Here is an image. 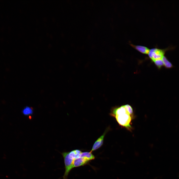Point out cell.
<instances>
[{
  "label": "cell",
  "mask_w": 179,
  "mask_h": 179,
  "mask_svg": "<svg viewBox=\"0 0 179 179\" xmlns=\"http://www.w3.org/2000/svg\"><path fill=\"white\" fill-rule=\"evenodd\" d=\"M22 113L25 115L30 116L33 114V110L32 107L27 106L23 109Z\"/></svg>",
  "instance_id": "obj_8"
},
{
  "label": "cell",
  "mask_w": 179,
  "mask_h": 179,
  "mask_svg": "<svg viewBox=\"0 0 179 179\" xmlns=\"http://www.w3.org/2000/svg\"><path fill=\"white\" fill-rule=\"evenodd\" d=\"M108 129H107L103 134L96 141L93 146L91 150L90 151V152H92V151L98 149L102 145L103 143L104 136L108 131Z\"/></svg>",
  "instance_id": "obj_5"
},
{
  "label": "cell",
  "mask_w": 179,
  "mask_h": 179,
  "mask_svg": "<svg viewBox=\"0 0 179 179\" xmlns=\"http://www.w3.org/2000/svg\"><path fill=\"white\" fill-rule=\"evenodd\" d=\"M110 115L115 118L119 125L132 131L133 129L132 122L134 117L131 105L126 104L114 107L112 109Z\"/></svg>",
  "instance_id": "obj_1"
},
{
  "label": "cell",
  "mask_w": 179,
  "mask_h": 179,
  "mask_svg": "<svg viewBox=\"0 0 179 179\" xmlns=\"http://www.w3.org/2000/svg\"><path fill=\"white\" fill-rule=\"evenodd\" d=\"M129 44L133 47L140 53L145 54H148L150 49L147 47L142 45H135L131 43H130Z\"/></svg>",
  "instance_id": "obj_6"
},
{
  "label": "cell",
  "mask_w": 179,
  "mask_h": 179,
  "mask_svg": "<svg viewBox=\"0 0 179 179\" xmlns=\"http://www.w3.org/2000/svg\"><path fill=\"white\" fill-rule=\"evenodd\" d=\"M164 64V67L167 69H171L174 67L172 64L165 56L162 59Z\"/></svg>",
  "instance_id": "obj_7"
},
{
  "label": "cell",
  "mask_w": 179,
  "mask_h": 179,
  "mask_svg": "<svg viewBox=\"0 0 179 179\" xmlns=\"http://www.w3.org/2000/svg\"><path fill=\"white\" fill-rule=\"evenodd\" d=\"M173 47H169L164 49H160L157 47L152 48L150 49L148 55L149 58L153 62L155 61L162 60L165 56L166 52L169 50L173 49Z\"/></svg>",
  "instance_id": "obj_3"
},
{
  "label": "cell",
  "mask_w": 179,
  "mask_h": 179,
  "mask_svg": "<svg viewBox=\"0 0 179 179\" xmlns=\"http://www.w3.org/2000/svg\"><path fill=\"white\" fill-rule=\"evenodd\" d=\"M90 161L82 152L80 156L74 160L73 168L84 166L89 163Z\"/></svg>",
  "instance_id": "obj_4"
},
{
  "label": "cell",
  "mask_w": 179,
  "mask_h": 179,
  "mask_svg": "<svg viewBox=\"0 0 179 179\" xmlns=\"http://www.w3.org/2000/svg\"><path fill=\"white\" fill-rule=\"evenodd\" d=\"M82 152L79 149H75L70 152H64L61 154L63 157L65 171L63 179H67L68 174L73 169L75 159L78 157Z\"/></svg>",
  "instance_id": "obj_2"
}]
</instances>
